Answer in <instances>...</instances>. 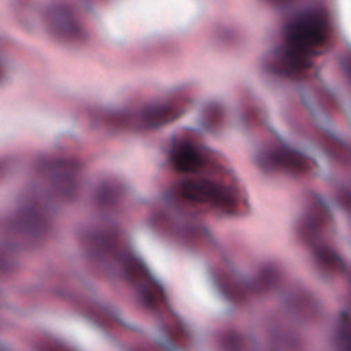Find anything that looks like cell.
<instances>
[{"label":"cell","mask_w":351,"mask_h":351,"mask_svg":"<svg viewBox=\"0 0 351 351\" xmlns=\"http://www.w3.org/2000/svg\"><path fill=\"white\" fill-rule=\"evenodd\" d=\"M329 36L330 25L326 14L321 10H306L285 25L284 47L313 59L326 45Z\"/></svg>","instance_id":"1"},{"label":"cell","mask_w":351,"mask_h":351,"mask_svg":"<svg viewBox=\"0 0 351 351\" xmlns=\"http://www.w3.org/2000/svg\"><path fill=\"white\" fill-rule=\"evenodd\" d=\"M49 232L45 210L37 200L25 202L8 219L7 233L16 247L32 248L44 241Z\"/></svg>","instance_id":"2"},{"label":"cell","mask_w":351,"mask_h":351,"mask_svg":"<svg viewBox=\"0 0 351 351\" xmlns=\"http://www.w3.org/2000/svg\"><path fill=\"white\" fill-rule=\"evenodd\" d=\"M178 195L188 202L211 204L225 213L237 208L236 196L226 186L207 178L185 180L178 186Z\"/></svg>","instance_id":"3"},{"label":"cell","mask_w":351,"mask_h":351,"mask_svg":"<svg viewBox=\"0 0 351 351\" xmlns=\"http://www.w3.org/2000/svg\"><path fill=\"white\" fill-rule=\"evenodd\" d=\"M40 174L47 180L49 191L62 200H70L75 196L77 166L69 160L52 159L40 165Z\"/></svg>","instance_id":"4"},{"label":"cell","mask_w":351,"mask_h":351,"mask_svg":"<svg viewBox=\"0 0 351 351\" xmlns=\"http://www.w3.org/2000/svg\"><path fill=\"white\" fill-rule=\"evenodd\" d=\"M44 23L47 30L58 40L77 43L84 38V29L74 14L66 4H52L45 10Z\"/></svg>","instance_id":"5"},{"label":"cell","mask_w":351,"mask_h":351,"mask_svg":"<svg viewBox=\"0 0 351 351\" xmlns=\"http://www.w3.org/2000/svg\"><path fill=\"white\" fill-rule=\"evenodd\" d=\"M262 166L269 170L302 176L310 173L314 163L308 156L296 149L288 147H276L262 155Z\"/></svg>","instance_id":"6"},{"label":"cell","mask_w":351,"mask_h":351,"mask_svg":"<svg viewBox=\"0 0 351 351\" xmlns=\"http://www.w3.org/2000/svg\"><path fill=\"white\" fill-rule=\"evenodd\" d=\"M313 64V59L287 47L280 48L269 60L273 73L285 77H302Z\"/></svg>","instance_id":"7"},{"label":"cell","mask_w":351,"mask_h":351,"mask_svg":"<svg viewBox=\"0 0 351 351\" xmlns=\"http://www.w3.org/2000/svg\"><path fill=\"white\" fill-rule=\"evenodd\" d=\"M184 107L178 103H158L145 107L138 115V125L145 129H156L165 126L182 114Z\"/></svg>","instance_id":"8"},{"label":"cell","mask_w":351,"mask_h":351,"mask_svg":"<svg viewBox=\"0 0 351 351\" xmlns=\"http://www.w3.org/2000/svg\"><path fill=\"white\" fill-rule=\"evenodd\" d=\"M170 160L180 173H192L203 166V155L191 141L177 143L171 151Z\"/></svg>","instance_id":"9"},{"label":"cell","mask_w":351,"mask_h":351,"mask_svg":"<svg viewBox=\"0 0 351 351\" xmlns=\"http://www.w3.org/2000/svg\"><path fill=\"white\" fill-rule=\"evenodd\" d=\"M326 221H328V213L325 206L319 202L311 203L299 225L300 237L308 243L314 241Z\"/></svg>","instance_id":"10"},{"label":"cell","mask_w":351,"mask_h":351,"mask_svg":"<svg viewBox=\"0 0 351 351\" xmlns=\"http://www.w3.org/2000/svg\"><path fill=\"white\" fill-rule=\"evenodd\" d=\"M314 261L318 267L326 273H339L344 267L340 254L329 245H317L314 250Z\"/></svg>","instance_id":"11"},{"label":"cell","mask_w":351,"mask_h":351,"mask_svg":"<svg viewBox=\"0 0 351 351\" xmlns=\"http://www.w3.org/2000/svg\"><path fill=\"white\" fill-rule=\"evenodd\" d=\"M121 197V186L114 181H106L100 184L95 193L96 204L100 208L114 207Z\"/></svg>","instance_id":"12"},{"label":"cell","mask_w":351,"mask_h":351,"mask_svg":"<svg viewBox=\"0 0 351 351\" xmlns=\"http://www.w3.org/2000/svg\"><path fill=\"white\" fill-rule=\"evenodd\" d=\"M140 288V295L143 299V303L149 308H159L165 300L163 291L160 287H158L154 281L148 280L145 284H143Z\"/></svg>","instance_id":"13"},{"label":"cell","mask_w":351,"mask_h":351,"mask_svg":"<svg viewBox=\"0 0 351 351\" xmlns=\"http://www.w3.org/2000/svg\"><path fill=\"white\" fill-rule=\"evenodd\" d=\"M215 281H217V285L218 288L221 289V292L229 298L230 300L233 302H240L243 300V291L241 288L239 287V284L232 278L229 277L226 273H222V271H218L215 274Z\"/></svg>","instance_id":"14"},{"label":"cell","mask_w":351,"mask_h":351,"mask_svg":"<svg viewBox=\"0 0 351 351\" xmlns=\"http://www.w3.org/2000/svg\"><path fill=\"white\" fill-rule=\"evenodd\" d=\"M337 346L340 351H351V317L344 314L337 328Z\"/></svg>","instance_id":"15"},{"label":"cell","mask_w":351,"mask_h":351,"mask_svg":"<svg viewBox=\"0 0 351 351\" xmlns=\"http://www.w3.org/2000/svg\"><path fill=\"white\" fill-rule=\"evenodd\" d=\"M278 277H280V274L274 267H265L259 273L255 287L258 291H269L270 288H273L277 284Z\"/></svg>","instance_id":"16"},{"label":"cell","mask_w":351,"mask_h":351,"mask_svg":"<svg viewBox=\"0 0 351 351\" xmlns=\"http://www.w3.org/2000/svg\"><path fill=\"white\" fill-rule=\"evenodd\" d=\"M222 121V110L219 106L217 104H210L206 110H204V114H203V122L207 128H211V129H215L219 126Z\"/></svg>","instance_id":"17"},{"label":"cell","mask_w":351,"mask_h":351,"mask_svg":"<svg viewBox=\"0 0 351 351\" xmlns=\"http://www.w3.org/2000/svg\"><path fill=\"white\" fill-rule=\"evenodd\" d=\"M167 333H169V337L177 343V344H186V336H185V330L180 326V325H176L173 324L171 326L167 328Z\"/></svg>","instance_id":"18"},{"label":"cell","mask_w":351,"mask_h":351,"mask_svg":"<svg viewBox=\"0 0 351 351\" xmlns=\"http://www.w3.org/2000/svg\"><path fill=\"white\" fill-rule=\"evenodd\" d=\"M337 200L340 203V206L347 210L348 213H351V191L350 189H343L337 193Z\"/></svg>","instance_id":"19"},{"label":"cell","mask_w":351,"mask_h":351,"mask_svg":"<svg viewBox=\"0 0 351 351\" xmlns=\"http://www.w3.org/2000/svg\"><path fill=\"white\" fill-rule=\"evenodd\" d=\"M343 69H344L346 75H347V77H348V80L351 81V53H348V55L344 58Z\"/></svg>","instance_id":"20"}]
</instances>
